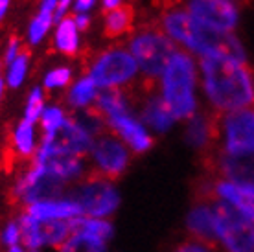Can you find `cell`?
Segmentation results:
<instances>
[{"label": "cell", "instance_id": "cell-1", "mask_svg": "<svg viewBox=\"0 0 254 252\" xmlns=\"http://www.w3.org/2000/svg\"><path fill=\"white\" fill-rule=\"evenodd\" d=\"M201 98L219 116L254 105V70L229 57L199 59Z\"/></svg>", "mask_w": 254, "mask_h": 252}, {"label": "cell", "instance_id": "cell-2", "mask_svg": "<svg viewBox=\"0 0 254 252\" xmlns=\"http://www.w3.org/2000/svg\"><path fill=\"white\" fill-rule=\"evenodd\" d=\"M159 30L179 50L188 52L197 61L206 57H229L249 63L247 48L238 33H219L204 28L185 6L168 7L160 17Z\"/></svg>", "mask_w": 254, "mask_h": 252}, {"label": "cell", "instance_id": "cell-3", "mask_svg": "<svg viewBox=\"0 0 254 252\" xmlns=\"http://www.w3.org/2000/svg\"><path fill=\"white\" fill-rule=\"evenodd\" d=\"M159 96L177 122L190 120L201 111L199 61L185 50H177L157 79Z\"/></svg>", "mask_w": 254, "mask_h": 252}, {"label": "cell", "instance_id": "cell-4", "mask_svg": "<svg viewBox=\"0 0 254 252\" xmlns=\"http://www.w3.org/2000/svg\"><path fill=\"white\" fill-rule=\"evenodd\" d=\"M126 46L138 64L140 77L155 83L168 61L179 50L159 28H140L129 37Z\"/></svg>", "mask_w": 254, "mask_h": 252}, {"label": "cell", "instance_id": "cell-5", "mask_svg": "<svg viewBox=\"0 0 254 252\" xmlns=\"http://www.w3.org/2000/svg\"><path fill=\"white\" fill-rule=\"evenodd\" d=\"M102 90H126L140 77L138 64L127 46H111L92 57L87 70Z\"/></svg>", "mask_w": 254, "mask_h": 252}, {"label": "cell", "instance_id": "cell-6", "mask_svg": "<svg viewBox=\"0 0 254 252\" xmlns=\"http://www.w3.org/2000/svg\"><path fill=\"white\" fill-rule=\"evenodd\" d=\"M216 142L225 155H254V105L217 116Z\"/></svg>", "mask_w": 254, "mask_h": 252}, {"label": "cell", "instance_id": "cell-7", "mask_svg": "<svg viewBox=\"0 0 254 252\" xmlns=\"http://www.w3.org/2000/svg\"><path fill=\"white\" fill-rule=\"evenodd\" d=\"M216 240L227 252H254V225L225 201L212 197Z\"/></svg>", "mask_w": 254, "mask_h": 252}, {"label": "cell", "instance_id": "cell-8", "mask_svg": "<svg viewBox=\"0 0 254 252\" xmlns=\"http://www.w3.org/2000/svg\"><path fill=\"white\" fill-rule=\"evenodd\" d=\"M103 120L100 114L94 111L89 113H74L68 118L63 131L56 136L58 145L63 151L76 155V157H85L89 155L96 138L102 134Z\"/></svg>", "mask_w": 254, "mask_h": 252}, {"label": "cell", "instance_id": "cell-9", "mask_svg": "<svg viewBox=\"0 0 254 252\" xmlns=\"http://www.w3.org/2000/svg\"><path fill=\"white\" fill-rule=\"evenodd\" d=\"M72 201L79 204L83 214H87L89 217L103 219L118 208L120 195L109 179L92 175L74 188Z\"/></svg>", "mask_w": 254, "mask_h": 252}, {"label": "cell", "instance_id": "cell-10", "mask_svg": "<svg viewBox=\"0 0 254 252\" xmlns=\"http://www.w3.org/2000/svg\"><path fill=\"white\" fill-rule=\"evenodd\" d=\"M185 7L199 24L219 33H236L242 22L238 0H186Z\"/></svg>", "mask_w": 254, "mask_h": 252}, {"label": "cell", "instance_id": "cell-11", "mask_svg": "<svg viewBox=\"0 0 254 252\" xmlns=\"http://www.w3.org/2000/svg\"><path fill=\"white\" fill-rule=\"evenodd\" d=\"M94 175L103 179H116L127 170L131 162V149L113 132H102L90 149Z\"/></svg>", "mask_w": 254, "mask_h": 252}, {"label": "cell", "instance_id": "cell-12", "mask_svg": "<svg viewBox=\"0 0 254 252\" xmlns=\"http://www.w3.org/2000/svg\"><path fill=\"white\" fill-rule=\"evenodd\" d=\"M63 181H59L58 177H54L52 173L33 162L28 170L22 173L13 193L17 199L33 204L39 201H50V199H58L63 191Z\"/></svg>", "mask_w": 254, "mask_h": 252}, {"label": "cell", "instance_id": "cell-13", "mask_svg": "<svg viewBox=\"0 0 254 252\" xmlns=\"http://www.w3.org/2000/svg\"><path fill=\"white\" fill-rule=\"evenodd\" d=\"M103 124L131 149V153H146L151 149L153 134L144 126V122L140 120L138 113H134V109L115 114L107 120H103Z\"/></svg>", "mask_w": 254, "mask_h": 252}, {"label": "cell", "instance_id": "cell-14", "mask_svg": "<svg viewBox=\"0 0 254 252\" xmlns=\"http://www.w3.org/2000/svg\"><path fill=\"white\" fill-rule=\"evenodd\" d=\"M201 197H216L219 201H225L254 225V186L251 184H240L227 181V179H217L206 188H203Z\"/></svg>", "mask_w": 254, "mask_h": 252}, {"label": "cell", "instance_id": "cell-15", "mask_svg": "<svg viewBox=\"0 0 254 252\" xmlns=\"http://www.w3.org/2000/svg\"><path fill=\"white\" fill-rule=\"evenodd\" d=\"M138 116L144 122V126L151 131V134H168L175 127V124H179L157 90L146 92L142 96L138 105Z\"/></svg>", "mask_w": 254, "mask_h": 252}, {"label": "cell", "instance_id": "cell-16", "mask_svg": "<svg viewBox=\"0 0 254 252\" xmlns=\"http://www.w3.org/2000/svg\"><path fill=\"white\" fill-rule=\"evenodd\" d=\"M212 164L223 179L254 186V155H225L217 151Z\"/></svg>", "mask_w": 254, "mask_h": 252}, {"label": "cell", "instance_id": "cell-17", "mask_svg": "<svg viewBox=\"0 0 254 252\" xmlns=\"http://www.w3.org/2000/svg\"><path fill=\"white\" fill-rule=\"evenodd\" d=\"M188 230L197 241L208 247H216V215L212 208V197H201L188 214Z\"/></svg>", "mask_w": 254, "mask_h": 252}, {"label": "cell", "instance_id": "cell-18", "mask_svg": "<svg viewBox=\"0 0 254 252\" xmlns=\"http://www.w3.org/2000/svg\"><path fill=\"white\" fill-rule=\"evenodd\" d=\"M100 94H102V88L96 85L94 79L89 74H81L66 88L64 105L72 113H89V111H94Z\"/></svg>", "mask_w": 254, "mask_h": 252}, {"label": "cell", "instance_id": "cell-19", "mask_svg": "<svg viewBox=\"0 0 254 252\" xmlns=\"http://www.w3.org/2000/svg\"><path fill=\"white\" fill-rule=\"evenodd\" d=\"M26 214L39 223H46V221H72L79 217L83 212L79 204L72 199H50L30 204Z\"/></svg>", "mask_w": 254, "mask_h": 252}, {"label": "cell", "instance_id": "cell-20", "mask_svg": "<svg viewBox=\"0 0 254 252\" xmlns=\"http://www.w3.org/2000/svg\"><path fill=\"white\" fill-rule=\"evenodd\" d=\"M52 48L59 56L76 57L83 48V33L77 30L72 15H66L63 19L56 20V26L52 30Z\"/></svg>", "mask_w": 254, "mask_h": 252}, {"label": "cell", "instance_id": "cell-21", "mask_svg": "<svg viewBox=\"0 0 254 252\" xmlns=\"http://www.w3.org/2000/svg\"><path fill=\"white\" fill-rule=\"evenodd\" d=\"M185 142L191 149L206 151L216 142V120H212L210 114L199 111L195 116L185 122Z\"/></svg>", "mask_w": 254, "mask_h": 252}, {"label": "cell", "instance_id": "cell-22", "mask_svg": "<svg viewBox=\"0 0 254 252\" xmlns=\"http://www.w3.org/2000/svg\"><path fill=\"white\" fill-rule=\"evenodd\" d=\"M41 144L39 140V126L32 122L20 120L17 122L9 134V147L11 153L19 158L35 157L37 147Z\"/></svg>", "mask_w": 254, "mask_h": 252}, {"label": "cell", "instance_id": "cell-23", "mask_svg": "<svg viewBox=\"0 0 254 252\" xmlns=\"http://www.w3.org/2000/svg\"><path fill=\"white\" fill-rule=\"evenodd\" d=\"M133 109V100L126 90H102V94L96 101L94 113L102 116V120H107L115 114Z\"/></svg>", "mask_w": 254, "mask_h": 252}, {"label": "cell", "instance_id": "cell-24", "mask_svg": "<svg viewBox=\"0 0 254 252\" xmlns=\"http://www.w3.org/2000/svg\"><path fill=\"white\" fill-rule=\"evenodd\" d=\"M70 114L66 113V109L59 103H48L45 109V113L39 120V129L43 132L45 138H56L59 132L63 131V127L66 126Z\"/></svg>", "mask_w": 254, "mask_h": 252}, {"label": "cell", "instance_id": "cell-25", "mask_svg": "<svg viewBox=\"0 0 254 252\" xmlns=\"http://www.w3.org/2000/svg\"><path fill=\"white\" fill-rule=\"evenodd\" d=\"M70 230L72 234H83V236L100 240L103 243L113 236V225L98 217H76L70 221Z\"/></svg>", "mask_w": 254, "mask_h": 252}, {"label": "cell", "instance_id": "cell-26", "mask_svg": "<svg viewBox=\"0 0 254 252\" xmlns=\"http://www.w3.org/2000/svg\"><path fill=\"white\" fill-rule=\"evenodd\" d=\"M30 70H32V56L30 52H22L17 59H13L11 63L4 64V79H6L7 88H22L30 77Z\"/></svg>", "mask_w": 254, "mask_h": 252}, {"label": "cell", "instance_id": "cell-27", "mask_svg": "<svg viewBox=\"0 0 254 252\" xmlns=\"http://www.w3.org/2000/svg\"><path fill=\"white\" fill-rule=\"evenodd\" d=\"M54 26H56V17L46 15V13H41V11H35L32 20L26 26L24 41L30 44V46H41V44L52 35Z\"/></svg>", "mask_w": 254, "mask_h": 252}, {"label": "cell", "instance_id": "cell-28", "mask_svg": "<svg viewBox=\"0 0 254 252\" xmlns=\"http://www.w3.org/2000/svg\"><path fill=\"white\" fill-rule=\"evenodd\" d=\"M76 79L74 76V68L68 64H54L43 74V81L41 87L46 92H66V88L72 85Z\"/></svg>", "mask_w": 254, "mask_h": 252}, {"label": "cell", "instance_id": "cell-29", "mask_svg": "<svg viewBox=\"0 0 254 252\" xmlns=\"http://www.w3.org/2000/svg\"><path fill=\"white\" fill-rule=\"evenodd\" d=\"M131 24H133V11L127 6L107 11L103 17V30L109 37H120L127 33L131 30Z\"/></svg>", "mask_w": 254, "mask_h": 252}, {"label": "cell", "instance_id": "cell-30", "mask_svg": "<svg viewBox=\"0 0 254 252\" xmlns=\"http://www.w3.org/2000/svg\"><path fill=\"white\" fill-rule=\"evenodd\" d=\"M46 90L41 85H33L30 90H28V96H26L24 101V111H22V120L32 122V124H37L41 116L46 109Z\"/></svg>", "mask_w": 254, "mask_h": 252}, {"label": "cell", "instance_id": "cell-31", "mask_svg": "<svg viewBox=\"0 0 254 252\" xmlns=\"http://www.w3.org/2000/svg\"><path fill=\"white\" fill-rule=\"evenodd\" d=\"M41 232H43V243L52 247H61L72 236L70 221H46V223H41Z\"/></svg>", "mask_w": 254, "mask_h": 252}, {"label": "cell", "instance_id": "cell-32", "mask_svg": "<svg viewBox=\"0 0 254 252\" xmlns=\"http://www.w3.org/2000/svg\"><path fill=\"white\" fill-rule=\"evenodd\" d=\"M20 227V241L28 247L30 251H37L45 245L43 243V232H41V223L30 217L28 214L22 215V219L19 223Z\"/></svg>", "mask_w": 254, "mask_h": 252}, {"label": "cell", "instance_id": "cell-33", "mask_svg": "<svg viewBox=\"0 0 254 252\" xmlns=\"http://www.w3.org/2000/svg\"><path fill=\"white\" fill-rule=\"evenodd\" d=\"M59 252H105V243L83 234H72L59 247Z\"/></svg>", "mask_w": 254, "mask_h": 252}, {"label": "cell", "instance_id": "cell-34", "mask_svg": "<svg viewBox=\"0 0 254 252\" xmlns=\"http://www.w3.org/2000/svg\"><path fill=\"white\" fill-rule=\"evenodd\" d=\"M24 52V46H22V41L19 37H9L2 48V63L7 64L11 63L13 59H17Z\"/></svg>", "mask_w": 254, "mask_h": 252}, {"label": "cell", "instance_id": "cell-35", "mask_svg": "<svg viewBox=\"0 0 254 252\" xmlns=\"http://www.w3.org/2000/svg\"><path fill=\"white\" fill-rule=\"evenodd\" d=\"M0 241L7 247H15L17 243L20 241V227L19 223H15V221H9L4 230L0 232Z\"/></svg>", "mask_w": 254, "mask_h": 252}, {"label": "cell", "instance_id": "cell-36", "mask_svg": "<svg viewBox=\"0 0 254 252\" xmlns=\"http://www.w3.org/2000/svg\"><path fill=\"white\" fill-rule=\"evenodd\" d=\"M175 252H212V247L204 245V243H201V241L197 240H191L183 243V245H179L175 249Z\"/></svg>", "mask_w": 254, "mask_h": 252}, {"label": "cell", "instance_id": "cell-37", "mask_svg": "<svg viewBox=\"0 0 254 252\" xmlns=\"http://www.w3.org/2000/svg\"><path fill=\"white\" fill-rule=\"evenodd\" d=\"M72 19L76 22L77 30L83 33V32H87L90 28V24H92V13H74Z\"/></svg>", "mask_w": 254, "mask_h": 252}, {"label": "cell", "instance_id": "cell-38", "mask_svg": "<svg viewBox=\"0 0 254 252\" xmlns=\"http://www.w3.org/2000/svg\"><path fill=\"white\" fill-rule=\"evenodd\" d=\"M58 7H59V0H39L37 2V11L52 15V17L58 15Z\"/></svg>", "mask_w": 254, "mask_h": 252}, {"label": "cell", "instance_id": "cell-39", "mask_svg": "<svg viewBox=\"0 0 254 252\" xmlns=\"http://www.w3.org/2000/svg\"><path fill=\"white\" fill-rule=\"evenodd\" d=\"M100 0H76L72 11L74 13H92Z\"/></svg>", "mask_w": 254, "mask_h": 252}, {"label": "cell", "instance_id": "cell-40", "mask_svg": "<svg viewBox=\"0 0 254 252\" xmlns=\"http://www.w3.org/2000/svg\"><path fill=\"white\" fill-rule=\"evenodd\" d=\"M74 2H76V0H59V7H58V15H56V20L66 17V15L72 11V7H74Z\"/></svg>", "mask_w": 254, "mask_h": 252}, {"label": "cell", "instance_id": "cell-41", "mask_svg": "<svg viewBox=\"0 0 254 252\" xmlns=\"http://www.w3.org/2000/svg\"><path fill=\"white\" fill-rule=\"evenodd\" d=\"M100 2H102V9L107 13V11H113V9L122 7L126 0H100Z\"/></svg>", "mask_w": 254, "mask_h": 252}, {"label": "cell", "instance_id": "cell-42", "mask_svg": "<svg viewBox=\"0 0 254 252\" xmlns=\"http://www.w3.org/2000/svg\"><path fill=\"white\" fill-rule=\"evenodd\" d=\"M13 6V0H0V22H4L9 15V9Z\"/></svg>", "mask_w": 254, "mask_h": 252}, {"label": "cell", "instance_id": "cell-43", "mask_svg": "<svg viewBox=\"0 0 254 252\" xmlns=\"http://www.w3.org/2000/svg\"><path fill=\"white\" fill-rule=\"evenodd\" d=\"M6 79H4V63L0 61V103H2V100H4V94H6Z\"/></svg>", "mask_w": 254, "mask_h": 252}, {"label": "cell", "instance_id": "cell-44", "mask_svg": "<svg viewBox=\"0 0 254 252\" xmlns=\"http://www.w3.org/2000/svg\"><path fill=\"white\" fill-rule=\"evenodd\" d=\"M7 252H24V251H22L19 245H15V247H9V249H7Z\"/></svg>", "mask_w": 254, "mask_h": 252}]
</instances>
